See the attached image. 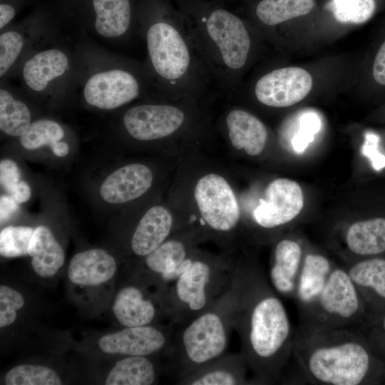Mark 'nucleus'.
<instances>
[{
  "mask_svg": "<svg viewBox=\"0 0 385 385\" xmlns=\"http://www.w3.org/2000/svg\"><path fill=\"white\" fill-rule=\"evenodd\" d=\"M240 302L234 329L254 384L282 382L292 355L294 331L285 307L262 269L237 262Z\"/></svg>",
  "mask_w": 385,
  "mask_h": 385,
  "instance_id": "obj_1",
  "label": "nucleus"
},
{
  "mask_svg": "<svg viewBox=\"0 0 385 385\" xmlns=\"http://www.w3.org/2000/svg\"><path fill=\"white\" fill-rule=\"evenodd\" d=\"M291 359L308 384H385V361L356 327L312 329L299 324Z\"/></svg>",
  "mask_w": 385,
  "mask_h": 385,
  "instance_id": "obj_2",
  "label": "nucleus"
},
{
  "mask_svg": "<svg viewBox=\"0 0 385 385\" xmlns=\"http://www.w3.org/2000/svg\"><path fill=\"white\" fill-rule=\"evenodd\" d=\"M195 51L211 81L221 90L236 88L251 55L252 37L233 12L202 0H180Z\"/></svg>",
  "mask_w": 385,
  "mask_h": 385,
  "instance_id": "obj_3",
  "label": "nucleus"
},
{
  "mask_svg": "<svg viewBox=\"0 0 385 385\" xmlns=\"http://www.w3.org/2000/svg\"><path fill=\"white\" fill-rule=\"evenodd\" d=\"M140 26L147 49L145 63L165 98H195L209 90L212 81L179 11H161Z\"/></svg>",
  "mask_w": 385,
  "mask_h": 385,
  "instance_id": "obj_4",
  "label": "nucleus"
},
{
  "mask_svg": "<svg viewBox=\"0 0 385 385\" xmlns=\"http://www.w3.org/2000/svg\"><path fill=\"white\" fill-rule=\"evenodd\" d=\"M78 73L75 93L90 108L111 111L135 100L165 98L145 62L118 55L88 41L75 46Z\"/></svg>",
  "mask_w": 385,
  "mask_h": 385,
  "instance_id": "obj_5",
  "label": "nucleus"
},
{
  "mask_svg": "<svg viewBox=\"0 0 385 385\" xmlns=\"http://www.w3.org/2000/svg\"><path fill=\"white\" fill-rule=\"evenodd\" d=\"M240 302L236 269L230 288L204 312L178 322L172 328L170 346L163 359V375L174 381L224 354Z\"/></svg>",
  "mask_w": 385,
  "mask_h": 385,
  "instance_id": "obj_6",
  "label": "nucleus"
},
{
  "mask_svg": "<svg viewBox=\"0 0 385 385\" xmlns=\"http://www.w3.org/2000/svg\"><path fill=\"white\" fill-rule=\"evenodd\" d=\"M237 262L195 256L162 297L169 322L194 317L211 307L232 286Z\"/></svg>",
  "mask_w": 385,
  "mask_h": 385,
  "instance_id": "obj_7",
  "label": "nucleus"
},
{
  "mask_svg": "<svg viewBox=\"0 0 385 385\" xmlns=\"http://www.w3.org/2000/svg\"><path fill=\"white\" fill-rule=\"evenodd\" d=\"M77 73L75 47L59 40L29 54L14 77L42 106L53 107L75 93Z\"/></svg>",
  "mask_w": 385,
  "mask_h": 385,
  "instance_id": "obj_8",
  "label": "nucleus"
},
{
  "mask_svg": "<svg viewBox=\"0 0 385 385\" xmlns=\"http://www.w3.org/2000/svg\"><path fill=\"white\" fill-rule=\"evenodd\" d=\"M299 313V325L312 329L356 327L369 314L346 271L338 266L317 299Z\"/></svg>",
  "mask_w": 385,
  "mask_h": 385,
  "instance_id": "obj_9",
  "label": "nucleus"
},
{
  "mask_svg": "<svg viewBox=\"0 0 385 385\" xmlns=\"http://www.w3.org/2000/svg\"><path fill=\"white\" fill-rule=\"evenodd\" d=\"M172 328L168 324L120 327L87 342L88 348L98 353L116 357L125 356H160L170 346Z\"/></svg>",
  "mask_w": 385,
  "mask_h": 385,
  "instance_id": "obj_10",
  "label": "nucleus"
},
{
  "mask_svg": "<svg viewBox=\"0 0 385 385\" xmlns=\"http://www.w3.org/2000/svg\"><path fill=\"white\" fill-rule=\"evenodd\" d=\"M111 311L120 327L158 324L168 320L160 297L132 272L115 292Z\"/></svg>",
  "mask_w": 385,
  "mask_h": 385,
  "instance_id": "obj_11",
  "label": "nucleus"
},
{
  "mask_svg": "<svg viewBox=\"0 0 385 385\" xmlns=\"http://www.w3.org/2000/svg\"><path fill=\"white\" fill-rule=\"evenodd\" d=\"M186 120V112L180 106L152 100L127 108L121 116V126L134 140L153 141L173 135Z\"/></svg>",
  "mask_w": 385,
  "mask_h": 385,
  "instance_id": "obj_12",
  "label": "nucleus"
},
{
  "mask_svg": "<svg viewBox=\"0 0 385 385\" xmlns=\"http://www.w3.org/2000/svg\"><path fill=\"white\" fill-rule=\"evenodd\" d=\"M50 25L26 21L1 30L0 80L14 77L23 61L34 51L60 40Z\"/></svg>",
  "mask_w": 385,
  "mask_h": 385,
  "instance_id": "obj_13",
  "label": "nucleus"
},
{
  "mask_svg": "<svg viewBox=\"0 0 385 385\" xmlns=\"http://www.w3.org/2000/svg\"><path fill=\"white\" fill-rule=\"evenodd\" d=\"M194 196L202 218L212 230L227 232L236 227L240 207L224 178L213 173L202 177L196 184Z\"/></svg>",
  "mask_w": 385,
  "mask_h": 385,
  "instance_id": "obj_14",
  "label": "nucleus"
},
{
  "mask_svg": "<svg viewBox=\"0 0 385 385\" xmlns=\"http://www.w3.org/2000/svg\"><path fill=\"white\" fill-rule=\"evenodd\" d=\"M180 239H167L140 260L131 272L158 294L162 299L168 287L188 267L194 258Z\"/></svg>",
  "mask_w": 385,
  "mask_h": 385,
  "instance_id": "obj_15",
  "label": "nucleus"
},
{
  "mask_svg": "<svg viewBox=\"0 0 385 385\" xmlns=\"http://www.w3.org/2000/svg\"><path fill=\"white\" fill-rule=\"evenodd\" d=\"M309 73L299 67L272 70L255 83L254 93L262 104L273 108L292 106L303 100L312 87Z\"/></svg>",
  "mask_w": 385,
  "mask_h": 385,
  "instance_id": "obj_16",
  "label": "nucleus"
},
{
  "mask_svg": "<svg viewBox=\"0 0 385 385\" xmlns=\"http://www.w3.org/2000/svg\"><path fill=\"white\" fill-rule=\"evenodd\" d=\"M304 206L300 185L294 180L278 178L267 186L265 197L253 212L256 223L265 229L283 226L295 219Z\"/></svg>",
  "mask_w": 385,
  "mask_h": 385,
  "instance_id": "obj_17",
  "label": "nucleus"
},
{
  "mask_svg": "<svg viewBox=\"0 0 385 385\" xmlns=\"http://www.w3.org/2000/svg\"><path fill=\"white\" fill-rule=\"evenodd\" d=\"M346 262L343 267L359 293L368 315L385 312V255Z\"/></svg>",
  "mask_w": 385,
  "mask_h": 385,
  "instance_id": "obj_18",
  "label": "nucleus"
},
{
  "mask_svg": "<svg viewBox=\"0 0 385 385\" xmlns=\"http://www.w3.org/2000/svg\"><path fill=\"white\" fill-rule=\"evenodd\" d=\"M153 180V173L145 165L128 164L109 173L101 183L98 193L105 202L123 204L145 194Z\"/></svg>",
  "mask_w": 385,
  "mask_h": 385,
  "instance_id": "obj_19",
  "label": "nucleus"
},
{
  "mask_svg": "<svg viewBox=\"0 0 385 385\" xmlns=\"http://www.w3.org/2000/svg\"><path fill=\"white\" fill-rule=\"evenodd\" d=\"M118 269V261L111 253L102 248H91L73 256L67 276L76 287L94 288L113 280Z\"/></svg>",
  "mask_w": 385,
  "mask_h": 385,
  "instance_id": "obj_20",
  "label": "nucleus"
},
{
  "mask_svg": "<svg viewBox=\"0 0 385 385\" xmlns=\"http://www.w3.org/2000/svg\"><path fill=\"white\" fill-rule=\"evenodd\" d=\"M42 106L21 87L14 86L7 81L0 83V130L8 137L22 135L37 119L34 110Z\"/></svg>",
  "mask_w": 385,
  "mask_h": 385,
  "instance_id": "obj_21",
  "label": "nucleus"
},
{
  "mask_svg": "<svg viewBox=\"0 0 385 385\" xmlns=\"http://www.w3.org/2000/svg\"><path fill=\"white\" fill-rule=\"evenodd\" d=\"M304 252L302 243L295 238L284 237L276 243L269 280L279 295L294 298Z\"/></svg>",
  "mask_w": 385,
  "mask_h": 385,
  "instance_id": "obj_22",
  "label": "nucleus"
},
{
  "mask_svg": "<svg viewBox=\"0 0 385 385\" xmlns=\"http://www.w3.org/2000/svg\"><path fill=\"white\" fill-rule=\"evenodd\" d=\"M249 369L240 352L224 354L174 383L179 385L254 384L247 379Z\"/></svg>",
  "mask_w": 385,
  "mask_h": 385,
  "instance_id": "obj_23",
  "label": "nucleus"
},
{
  "mask_svg": "<svg viewBox=\"0 0 385 385\" xmlns=\"http://www.w3.org/2000/svg\"><path fill=\"white\" fill-rule=\"evenodd\" d=\"M173 217L164 207L148 210L136 225L130 240V250L140 260L155 250L170 236Z\"/></svg>",
  "mask_w": 385,
  "mask_h": 385,
  "instance_id": "obj_24",
  "label": "nucleus"
},
{
  "mask_svg": "<svg viewBox=\"0 0 385 385\" xmlns=\"http://www.w3.org/2000/svg\"><path fill=\"white\" fill-rule=\"evenodd\" d=\"M160 356L118 357L103 380L106 385H152L163 375Z\"/></svg>",
  "mask_w": 385,
  "mask_h": 385,
  "instance_id": "obj_25",
  "label": "nucleus"
},
{
  "mask_svg": "<svg viewBox=\"0 0 385 385\" xmlns=\"http://www.w3.org/2000/svg\"><path fill=\"white\" fill-rule=\"evenodd\" d=\"M344 242L347 262L385 255V217L358 220L345 230Z\"/></svg>",
  "mask_w": 385,
  "mask_h": 385,
  "instance_id": "obj_26",
  "label": "nucleus"
},
{
  "mask_svg": "<svg viewBox=\"0 0 385 385\" xmlns=\"http://www.w3.org/2000/svg\"><path fill=\"white\" fill-rule=\"evenodd\" d=\"M28 253L33 271L42 279L53 277L65 262L63 247L51 227L44 224L34 227Z\"/></svg>",
  "mask_w": 385,
  "mask_h": 385,
  "instance_id": "obj_27",
  "label": "nucleus"
},
{
  "mask_svg": "<svg viewBox=\"0 0 385 385\" xmlns=\"http://www.w3.org/2000/svg\"><path fill=\"white\" fill-rule=\"evenodd\" d=\"M93 32L105 39L118 41L128 37L133 24L130 0H92Z\"/></svg>",
  "mask_w": 385,
  "mask_h": 385,
  "instance_id": "obj_28",
  "label": "nucleus"
},
{
  "mask_svg": "<svg viewBox=\"0 0 385 385\" xmlns=\"http://www.w3.org/2000/svg\"><path fill=\"white\" fill-rule=\"evenodd\" d=\"M229 139L236 149L256 156L264 150L268 133L265 125L252 113L239 108L230 111L225 118Z\"/></svg>",
  "mask_w": 385,
  "mask_h": 385,
  "instance_id": "obj_29",
  "label": "nucleus"
},
{
  "mask_svg": "<svg viewBox=\"0 0 385 385\" xmlns=\"http://www.w3.org/2000/svg\"><path fill=\"white\" fill-rule=\"evenodd\" d=\"M68 138L69 131L63 124L54 118L39 117L16 140L27 151L47 148L56 157L65 158L71 150Z\"/></svg>",
  "mask_w": 385,
  "mask_h": 385,
  "instance_id": "obj_30",
  "label": "nucleus"
},
{
  "mask_svg": "<svg viewBox=\"0 0 385 385\" xmlns=\"http://www.w3.org/2000/svg\"><path fill=\"white\" fill-rule=\"evenodd\" d=\"M336 266L322 253L304 252L294 298L298 310L307 307L317 299Z\"/></svg>",
  "mask_w": 385,
  "mask_h": 385,
  "instance_id": "obj_31",
  "label": "nucleus"
},
{
  "mask_svg": "<svg viewBox=\"0 0 385 385\" xmlns=\"http://www.w3.org/2000/svg\"><path fill=\"white\" fill-rule=\"evenodd\" d=\"M314 6V0H261L255 14L262 25L273 26L308 14Z\"/></svg>",
  "mask_w": 385,
  "mask_h": 385,
  "instance_id": "obj_32",
  "label": "nucleus"
},
{
  "mask_svg": "<svg viewBox=\"0 0 385 385\" xmlns=\"http://www.w3.org/2000/svg\"><path fill=\"white\" fill-rule=\"evenodd\" d=\"M63 380L53 368L41 364H21L9 369L1 377L6 385H61Z\"/></svg>",
  "mask_w": 385,
  "mask_h": 385,
  "instance_id": "obj_33",
  "label": "nucleus"
},
{
  "mask_svg": "<svg viewBox=\"0 0 385 385\" xmlns=\"http://www.w3.org/2000/svg\"><path fill=\"white\" fill-rule=\"evenodd\" d=\"M34 228L8 225L0 232V255L6 258L29 256L28 250Z\"/></svg>",
  "mask_w": 385,
  "mask_h": 385,
  "instance_id": "obj_34",
  "label": "nucleus"
},
{
  "mask_svg": "<svg viewBox=\"0 0 385 385\" xmlns=\"http://www.w3.org/2000/svg\"><path fill=\"white\" fill-rule=\"evenodd\" d=\"M330 9L337 21L346 24H363L376 10L374 0H331Z\"/></svg>",
  "mask_w": 385,
  "mask_h": 385,
  "instance_id": "obj_35",
  "label": "nucleus"
},
{
  "mask_svg": "<svg viewBox=\"0 0 385 385\" xmlns=\"http://www.w3.org/2000/svg\"><path fill=\"white\" fill-rule=\"evenodd\" d=\"M26 299L21 292L12 286L0 285V328L1 332L16 322L25 307Z\"/></svg>",
  "mask_w": 385,
  "mask_h": 385,
  "instance_id": "obj_36",
  "label": "nucleus"
},
{
  "mask_svg": "<svg viewBox=\"0 0 385 385\" xmlns=\"http://www.w3.org/2000/svg\"><path fill=\"white\" fill-rule=\"evenodd\" d=\"M365 337L373 351L385 361V312L368 315L356 327Z\"/></svg>",
  "mask_w": 385,
  "mask_h": 385,
  "instance_id": "obj_37",
  "label": "nucleus"
},
{
  "mask_svg": "<svg viewBox=\"0 0 385 385\" xmlns=\"http://www.w3.org/2000/svg\"><path fill=\"white\" fill-rule=\"evenodd\" d=\"M320 125V120L316 113L309 112L302 114L299 118V130L292 140L294 150L297 153L303 152L313 140Z\"/></svg>",
  "mask_w": 385,
  "mask_h": 385,
  "instance_id": "obj_38",
  "label": "nucleus"
},
{
  "mask_svg": "<svg viewBox=\"0 0 385 385\" xmlns=\"http://www.w3.org/2000/svg\"><path fill=\"white\" fill-rule=\"evenodd\" d=\"M22 180L19 165L12 159H1L0 162V183L6 193L11 195Z\"/></svg>",
  "mask_w": 385,
  "mask_h": 385,
  "instance_id": "obj_39",
  "label": "nucleus"
},
{
  "mask_svg": "<svg viewBox=\"0 0 385 385\" xmlns=\"http://www.w3.org/2000/svg\"><path fill=\"white\" fill-rule=\"evenodd\" d=\"M20 203L8 194H3L0 198L1 224L6 222L19 210Z\"/></svg>",
  "mask_w": 385,
  "mask_h": 385,
  "instance_id": "obj_40",
  "label": "nucleus"
},
{
  "mask_svg": "<svg viewBox=\"0 0 385 385\" xmlns=\"http://www.w3.org/2000/svg\"><path fill=\"white\" fill-rule=\"evenodd\" d=\"M372 76L378 84L385 86V41L379 47L372 66Z\"/></svg>",
  "mask_w": 385,
  "mask_h": 385,
  "instance_id": "obj_41",
  "label": "nucleus"
},
{
  "mask_svg": "<svg viewBox=\"0 0 385 385\" xmlns=\"http://www.w3.org/2000/svg\"><path fill=\"white\" fill-rule=\"evenodd\" d=\"M31 194V186L26 181L23 180L11 196L19 203L22 204L30 200Z\"/></svg>",
  "mask_w": 385,
  "mask_h": 385,
  "instance_id": "obj_42",
  "label": "nucleus"
}]
</instances>
